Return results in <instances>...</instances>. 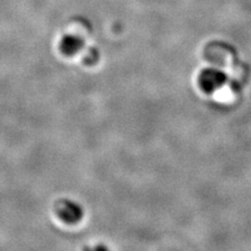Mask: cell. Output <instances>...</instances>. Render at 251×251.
I'll return each mask as SVG.
<instances>
[{
  "instance_id": "cell-2",
  "label": "cell",
  "mask_w": 251,
  "mask_h": 251,
  "mask_svg": "<svg viewBox=\"0 0 251 251\" xmlns=\"http://www.w3.org/2000/svg\"><path fill=\"white\" fill-rule=\"evenodd\" d=\"M83 46V39L75 35H66L60 41V50L65 56H74V54H76L82 50Z\"/></svg>"
},
{
  "instance_id": "cell-1",
  "label": "cell",
  "mask_w": 251,
  "mask_h": 251,
  "mask_svg": "<svg viewBox=\"0 0 251 251\" xmlns=\"http://www.w3.org/2000/svg\"><path fill=\"white\" fill-rule=\"evenodd\" d=\"M58 217L63 222L68 224L77 223L83 218V208L73 200H61L56 206Z\"/></svg>"
},
{
  "instance_id": "cell-3",
  "label": "cell",
  "mask_w": 251,
  "mask_h": 251,
  "mask_svg": "<svg viewBox=\"0 0 251 251\" xmlns=\"http://www.w3.org/2000/svg\"><path fill=\"white\" fill-rule=\"evenodd\" d=\"M99 60V52L97 50H89L84 58L86 64H94Z\"/></svg>"
}]
</instances>
